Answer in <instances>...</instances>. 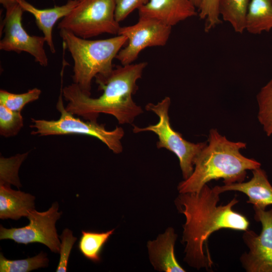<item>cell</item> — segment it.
<instances>
[{"label": "cell", "mask_w": 272, "mask_h": 272, "mask_svg": "<svg viewBox=\"0 0 272 272\" xmlns=\"http://www.w3.org/2000/svg\"><path fill=\"white\" fill-rule=\"evenodd\" d=\"M220 194L216 186L205 184L198 192L179 193L175 201L186 219L182 240L186 244L184 261L197 269L208 270L213 264L206 248L213 232L225 228L244 231L249 225L245 216L232 209L238 202L236 197L226 205L217 206Z\"/></svg>", "instance_id": "6da1fadb"}, {"label": "cell", "mask_w": 272, "mask_h": 272, "mask_svg": "<svg viewBox=\"0 0 272 272\" xmlns=\"http://www.w3.org/2000/svg\"><path fill=\"white\" fill-rule=\"evenodd\" d=\"M147 64L141 62L117 66L107 76L96 77L98 90L103 91L98 98L84 94L74 83L64 87L62 96L68 102L66 110L90 121H97L99 114L105 113L115 117L120 124H131L143 113L132 96L138 89L137 81Z\"/></svg>", "instance_id": "7a4b0ae2"}, {"label": "cell", "mask_w": 272, "mask_h": 272, "mask_svg": "<svg viewBox=\"0 0 272 272\" xmlns=\"http://www.w3.org/2000/svg\"><path fill=\"white\" fill-rule=\"evenodd\" d=\"M208 140L194 160L192 174L179 183V193L198 192L212 180L222 178L225 185L243 182L247 170L260 167L259 162L240 153L246 143L231 141L216 128L210 130Z\"/></svg>", "instance_id": "3957f363"}, {"label": "cell", "mask_w": 272, "mask_h": 272, "mask_svg": "<svg viewBox=\"0 0 272 272\" xmlns=\"http://www.w3.org/2000/svg\"><path fill=\"white\" fill-rule=\"evenodd\" d=\"M62 46L70 52L73 61L74 83L85 94L91 96L92 81L97 76H107L113 69L112 61L127 43L126 37L99 40L84 39L61 29Z\"/></svg>", "instance_id": "277c9868"}, {"label": "cell", "mask_w": 272, "mask_h": 272, "mask_svg": "<svg viewBox=\"0 0 272 272\" xmlns=\"http://www.w3.org/2000/svg\"><path fill=\"white\" fill-rule=\"evenodd\" d=\"M171 103L170 97H166L160 102L154 104H147L145 109L154 112L159 117L158 122L146 127L133 125L132 131L139 133L149 131L155 133L158 137L157 147L165 148L174 153L178 158L180 167L184 180L189 178L194 169V162L207 142L193 143L184 139L181 134L172 127L169 116Z\"/></svg>", "instance_id": "5b68a950"}, {"label": "cell", "mask_w": 272, "mask_h": 272, "mask_svg": "<svg viewBox=\"0 0 272 272\" xmlns=\"http://www.w3.org/2000/svg\"><path fill=\"white\" fill-rule=\"evenodd\" d=\"M62 88L56 104V108L60 113L57 120H46L31 118L30 126L35 128L31 134L39 136L79 134L97 138L115 154L122 152L123 147L121 140L124 131L121 127L116 126L112 130H107L104 124H99L97 121H84L75 117L67 111L63 104Z\"/></svg>", "instance_id": "8992f818"}, {"label": "cell", "mask_w": 272, "mask_h": 272, "mask_svg": "<svg viewBox=\"0 0 272 272\" xmlns=\"http://www.w3.org/2000/svg\"><path fill=\"white\" fill-rule=\"evenodd\" d=\"M114 0H78L57 28L84 39L107 33L118 35L120 28L115 17Z\"/></svg>", "instance_id": "52a82bcc"}, {"label": "cell", "mask_w": 272, "mask_h": 272, "mask_svg": "<svg viewBox=\"0 0 272 272\" xmlns=\"http://www.w3.org/2000/svg\"><path fill=\"white\" fill-rule=\"evenodd\" d=\"M58 208L57 202H55L45 212L32 210L27 217L29 224L25 227L7 229L1 225L0 239H11L25 245L40 243L52 252L59 253L60 242L55 228L56 221L62 213L58 212Z\"/></svg>", "instance_id": "ba28073f"}, {"label": "cell", "mask_w": 272, "mask_h": 272, "mask_svg": "<svg viewBox=\"0 0 272 272\" xmlns=\"http://www.w3.org/2000/svg\"><path fill=\"white\" fill-rule=\"evenodd\" d=\"M171 28L172 27L157 20L143 17H139L134 25L120 27L118 35L126 37L127 43L115 58L122 65L132 63L146 48L165 45Z\"/></svg>", "instance_id": "9c48e42d"}, {"label": "cell", "mask_w": 272, "mask_h": 272, "mask_svg": "<svg viewBox=\"0 0 272 272\" xmlns=\"http://www.w3.org/2000/svg\"><path fill=\"white\" fill-rule=\"evenodd\" d=\"M24 12L18 3L6 9L2 25L4 36L0 41V49L27 52L36 62L46 67L48 59L44 48L45 39L43 36L30 35L27 32L22 25Z\"/></svg>", "instance_id": "30bf717a"}, {"label": "cell", "mask_w": 272, "mask_h": 272, "mask_svg": "<svg viewBox=\"0 0 272 272\" xmlns=\"http://www.w3.org/2000/svg\"><path fill=\"white\" fill-rule=\"evenodd\" d=\"M254 218L261 224L259 235L244 231L243 239L249 248L240 257L242 266L248 272H272V209L265 211L253 207Z\"/></svg>", "instance_id": "8fae6325"}, {"label": "cell", "mask_w": 272, "mask_h": 272, "mask_svg": "<svg viewBox=\"0 0 272 272\" xmlns=\"http://www.w3.org/2000/svg\"><path fill=\"white\" fill-rule=\"evenodd\" d=\"M196 9L191 0H149L138 11L139 17L153 19L172 27L196 16Z\"/></svg>", "instance_id": "7c38bea8"}, {"label": "cell", "mask_w": 272, "mask_h": 272, "mask_svg": "<svg viewBox=\"0 0 272 272\" xmlns=\"http://www.w3.org/2000/svg\"><path fill=\"white\" fill-rule=\"evenodd\" d=\"M177 235L168 227L156 239L147 242L149 259L154 269L159 271L185 272L177 260L174 246Z\"/></svg>", "instance_id": "4fadbf2b"}, {"label": "cell", "mask_w": 272, "mask_h": 272, "mask_svg": "<svg viewBox=\"0 0 272 272\" xmlns=\"http://www.w3.org/2000/svg\"><path fill=\"white\" fill-rule=\"evenodd\" d=\"M252 177L247 182L233 183L223 186H216L218 191H237L248 197L247 203L253 207L265 210L272 205V186L268 180L266 172L260 168L252 170Z\"/></svg>", "instance_id": "5bb4252c"}, {"label": "cell", "mask_w": 272, "mask_h": 272, "mask_svg": "<svg viewBox=\"0 0 272 272\" xmlns=\"http://www.w3.org/2000/svg\"><path fill=\"white\" fill-rule=\"evenodd\" d=\"M24 12L32 14L39 29L43 33L46 43L50 51H56L52 38V30L56 22L67 16L77 5L78 0H68L61 6L51 8L40 9L33 6L25 0H18Z\"/></svg>", "instance_id": "9a60e30c"}, {"label": "cell", "mask_w": 272, "mask_h": 272, "mask_svg": "<svg viewBox=\"0 0 272 272\" xmlns=\"http://www.w3.org/2000/svg\"><path fill=\"white\" fill-rule=\"evenodd\" d=\"M34 196L0 185V219L18 220L35 209Z\"/></svg>", "instance_id": "2e32d148"}, {"label": "cell", "mask_w": 272, "mask_h": 272, "mask_svg": "<svg viewBox=\"0 0 272 272\" xmlns=\"http://www.w3.org/2000/svg\"><path fill=\"white\" fill-rule=\"evenodd\" d=\"M272 30V0H250L246 19L245 30L258 35Z\"/></svg>", "instance_id": "e0dca14e"}, {"label": "cell", "mask_w": 272, "mask_h": 272, "mask_svg": "<svg viewBox=\"0 0 272 272\" xmlns=\"http://www.w3.org/2000/svg\"><path fill=\"white\" fill-rule=\"evenodd\" d=\"M114 231V229L105 232L82 231L78 246L79 251L92 262H100L103 248Z\"/></svg>", "instance_id": "ac0fdd59"}, {"label": "cell", "mask_w": 272, "mask_h": 272, "mask_svg": "<svg viewBox=\"0 0 272 272\" xmlns=\"http://www.w3.org/2000/svg\"><path fill=\"white\" fill-rule=\"evenodd\" d=\"M250 0H223L220 6V15L229 23L237 32L245 30L246 19Z\"/></svg>", "instance_id": "d6986e66"}, {"label": "cell", "mask_w": 272, "mask_h": 272, "mask_svg": "<svg viewBox=\"0 0 272 272\" xmlns=\"http://www.w3.org/2000/svg\"><path fill=\"white\" fill-rule=\"evenodd\" d=\"M49 260L47 254L41 252L32 257L24 259L10 260L0 254L1 272H28L41 267H47Z\"/></svg>", "instance_id": "ffe728a7"}, {"label": "cell", "mask_w": 272, "mask_h": 272, "mask_svg": "<svg viewBox=\"0 0 272 272\" xmlns=\"http://www.w3.org/2000/svg\"><path fill=\"white\" fill-rule=\"evenodd\" d=\"M257 118L267 136L272 134V79L263 86L256 96Z\"/></svg>", "instance_id": "44dd1931"}, {"label": "cell", "mask_w": 272, "mask_h": 272, "mask_svg": "<svg viewBox=\"0 0 272 272\" xmlns=\"http://www.w3.org/2000/svg\"><path fill=\"white\" fill-rule=\"evenodd\" d=\"M28 154V153H25L18 154L9 158L1 157L0 185L13 184L18 188L21 186L18 177V171Z\"/></svg>", "instance_id": "7402d4cb"}, {"label": "cell", "mask_w": 272, "mask_h": 272, "mask_svg": "<svg viewBox=\"0 0 272 272\" xmlns=\"http://www.w3.org/2000/svg\"><path fill=\"white\" fill-rule=\"evenodd\" d=\"M41 93V90L37 88L22 94H15L1 90L0 104L13 111L21 112L26 104L38 99Z\"/></svg>", "instance_id": "603a6c76"}, {"label": "cell", "mask_w": 272, "mask_h": 272, "mask_svg": "<svg viewBox=\"0 0 272 272\" xmlns=\"http://www.w3.org/2000/svg\"><path fill=\"white\" fill-rule=\"evenodd\" d=\"M23 126L21 112L13 111L0 104V133L5 137L16 135Z\"/></svg>", "instance_id": "cb8c5ba5"}, {"label": "cell", "mask_w": 272, "mask_h": 272, "mask_svg": "<svg viewBox=\"0 0 272 272\" xmlns=\"http://www.w3.org/2000/svg\"><path fill=\"white\" fill-rule=\"evenodd\" d=\"M222 1L202 0L198 11L200 19L205 21V32H210L222 22L219 9Z\"/></svg>", "instance_id": "d4e9b609"}, {"label": "cell", "mask_w": 272, "mask_h": 272, "mask_svg": "<svg viewBox=\"0 0 272 272\" xmlns=\"http://www.w3.org/2000/svg\"><path fill=\"white\" fill-rule=\"evenodd\" d=\"M59 238L61 240L60 258L56 271L65 272L67 271L68 260L72 247L77 238L73 236L72 231L67 228L63 230Z\"/></svg>", "instance_id": "484cf974"}, {"label": "cell", "mask_w": 272, "mask_h": 272, "mask_svg": "<svg viewBox=\"0 0 272 272\" xmlns=\"http://www.w3.org/2000/svg\"><path fill=\"white\" fill-rule=\"evenodd\" d=\"M115 4V17L120 23L124 20L131 13L139 10L149 0H114Z\"/></svg>", "instance_id": "4316f807"}, {"label": "cell", "mask_w": 272, "mask_h": 272, "mask_svg": "<svg viewBox=\"0 0 272 272\" xmlns=\"http://www.w3.org/2000/svg\"><path fill=\"white\" fill-rule=\"evenodd\" d=\"M17 1L18 0H0V3L6 10L18 4Z\"/></svg>", "instance_id": "83f0119b"}, {"label": "cell", "mask_w": 272, "mask_h": 272, "mask_svg": "<svg viewBox=\"0 0 272 272\" xmlns=\"http://www.w3.org/2000/svg\"><path fill=\"white\" fill-rule=\"evenodd\" d=\"M195 7L198 9L201 4L202 0H191Z\"/></svg>", "instance_id": "f1b7e54d"}]
</instances>
